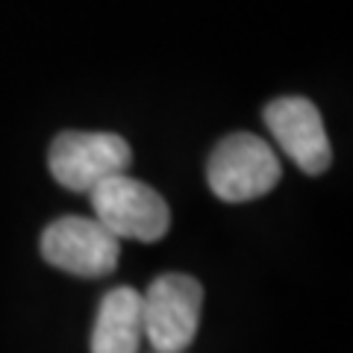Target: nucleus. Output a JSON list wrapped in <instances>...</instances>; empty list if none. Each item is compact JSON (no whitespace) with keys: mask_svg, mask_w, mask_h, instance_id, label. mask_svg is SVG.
Listing matches in <instances>:
<instances>
[{"mask_svg":"<svg viewBox=\"0 0 353 353\" xmlns=\"http://www.w3.org/2000/svg\"><path fill=\"white\" fill-rule=\"evenodd\" d=\"M88 197H92L94 221H101L118 241H159L171 227V209L165 197L130 174L109 176L94 185Z\"/></svg>","mask_w":353,"mask_h":353,"instance_id":"obj_4","label":"nucleus"},{"mask_svg":"<svg viewBox=\"0 0 353 353\" xmlns=\"http://www.w3.org/2000/svg\"><path fill=\"white\" fill-rule=\"evenodd\" d=\"M132 162V148L118 132H80L65 130L50 141L48 168L62 189L92 192L109 176L127 174Z\"/></svg>","mask_w":353,"mask_h":353,"instance_id":"obj_3","label":"nucleus"},{"mask_svg":"<svg viewBox=\"0 0 353 353\" xmlns=\"http://www.w3.org/2000/svg\"><path fill=\"white\" fill-rule=\"evenodd\" d=\"M145 339L141 327V292L130 285L106 292L97 306L92 330V353H139Z\"/></svg>","mask_w":353,"mask_h":353,"instance_id":"obj_7","label":"nucleus"},{"mask_svg":"<svg viewBox=\"0 0 353 353\" xmlns=\"http://www.w3.org/2000/svg\"><path fill=\"white\" fill-rule=\"evenodd\" d=\"M283 176L280 157L253 132H230L206 159V183L224 203H248L268 194Z\"/></svg>","mask_w":353,"mask_h":353,"instance_id":"obj_1","label":"nucleus"},{"mask_svg":"<svg viewBox=\"0 0 353 353\" xmlns=\"http://www.w3.org/2000/svg\"><path fill=\"white\" fill-rule=\"evenodd\" d=\"M265 127L297 168L309 176H318L333 162V145H330L324 118L318 106L301 94H283L265 106Z\"/></svg>","mask_w":353,"mask_h":353,"instance_id":"obj_6","label":"nucleus"},{"mask_svg":"<svg viewBox=\"0 0 353 353\" xmlns=\"http://www.w3.org/2000/svg\"><path fill=\"white\" fill-rule=\"evenodd\" d=\"M203 312V285L192 274L168 271L141 294V327L157 353H183L194 341Z\"/></svg>","mask_w":353,"mask_h":353,"instance_id":"obj_2","label":"nucleus"},{"mask_svg":"<svg viewBox=\"0 0 353 353\" xmlns=\"http://www.w3.org/2000/svg\"><path fill=\"white\" fill-rule=\"evenodd\" d=\"M41 256L48 265L71 277H106L115 271L121 256V241L94 218L65 215L44 227Z\"/></svg>","mask_w":353,"mask_h":353,"instance_id":"obj_5","label":"nucleus"}]
</instances>
